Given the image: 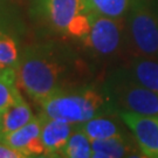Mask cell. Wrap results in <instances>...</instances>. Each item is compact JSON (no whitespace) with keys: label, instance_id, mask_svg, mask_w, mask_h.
Returning <instances> with one entry per match:
<instances>
[{"label":"cell","instance_id":"cell-20","mask_svg":"<svg viewBox=\"0 0 158 158\" xmlns=\"http://www.w3.org/2000/svg\"><path fill=\"white\" fill-rule=\"evenodd\" d=\"M10 20L8 18L6 17V13L2 11H0V35L5 33H13V32H8L10 28Z\"/></svg>","mask_w":158,"mask_h":158},{"label":"cell","instance_id":"cell-12","mask_svg":"<svg viewBox=\"0 0 158 158\" xmlns=\"http://www.w3.org/2000/svg\"><path fill=\"white\" fill-rule=\"evenodd\" d=\"M131 76L147 87L148 89L158 94V61L157 59L136 56L130 64Z\"/></svg>","mask_w":158,"mask_h":158},{"label":"cell","instance_id":"cell-14","mask_svg":"<svg viewBox=\"0 0 158 158\" xmlns=\"http://www.w3.org/2000/svg\"><path fill=\"white\" fill-rule=\"evenodd\" d=\"M18 87L15 69H0V114L21 97Z\"/></svg>","mask_w":158,"mask_h":158},{"label":"cell","instance_id":"cell-11","mask_svg":"<svg viewBox=\"0 0 158 158\" xmlns=\"http://www.w3.org/2000/svg\"><path fill=\"white\" fill-rule=\"evenodd\" d=\"M33 118L34 115L32 109L21 96L6 111L1 114L0 135H6L12 131H15L25 124H27L29 121Z\"/></svg>","mask_w":158,"mask_h":158},{"label":"cell","instance_id":"cell-15","mask_svg":"<svg viewBox=\"0 0 158 158\" xmlns=\"http://www.w3.org/2000/svg\"><path fill=\"white\" fill-rule=\"evenodd\" d=\"M93 156L91 141L82 130L77 127L72 136L69 137L67 144L61 152V157L66 158H90Z\"/></svg>","mask_w":158,"mask_h":158},{"label":"cell","instance_id":"cell-17","mask_svg":"<svg viewBox=\"0 0 158 158\" xmlns=\"http://www.w3.org/2000/svg\"><path fill=\"white\" fill-rule=\"evenodd\" d=\"M20 60L19 48L11 33L0 35V69H15Z\"/></svg>","mask_w":158,"mask_h":158},{"label":"cell","instance_id":"cell-16","mask_svg":"<svg viewBox=\"0 0 158 158\" xmlns=\"http://www.w3.org/2000/svg\"><path fill=\"white\" fill-rule=\"evenodd\" d=\"M91 12L111 18L127 17L134 0H87Z\"/></svg>","mask_w":158,"mask_h":158},{"label":"cell","instance_id":"cell-1","mask_svg":"<svg viewBox=\"0 0 158 158\" xmlns=\"http://www.w3.org/2000/svg\"><path fill=\"white\" fill-rule=\"evenodd\" d=\"M83 63L67 46L46 42L25 48L15 68L18 85L36 103L77 85Z\"/></svg>","mask_w":158,"mask_h":158},{"label":"cell","instance_id":"cell-7","mask_svg":"<svg viewBox=\"0 0 158 158\" xmlns=\"http://www.w3.org/2000/svg\"><path fill=\"white\" fill-rule=\"evenodd\" d=\"M119 117L131 130L142 156L158 158V116L119 111Z\"/></svg>","mask_w":158,"mask_h":158},{"label":"cell","instance_id":"cell-2","mask_svg":"<svg viewBox=\"0 0 158 158\" xmlns=\"http://www.w3.org/2000/svg\"><path fill=\"white\" fill-rule=\"evenodd\" d=\"M41 116L80 125L96 116L106 115L114 107L107 90L91 85H73L57 91L39 103Z\"/></svg>","mask_w":158,"mask_h":158},{"label":"cell","instance_id":"cell-19","mask_svg":"<svg viewBox=\"0 0 158 158\" xmlns=\"http://www.w3.org/2000/svg\"><path fill=\"white\" fill-rule=\"evenodd\" d=\"M26 155L0 141V158H23Z\"/></svg>","mask_w":158,"mask_h":158},{"label":"cell","instance_id":"cell-9","mask_svg":"<svg viewBox=\"0 0 158 158\" xmlns=\"http://www.w3.org/2000/svg\"><path fill=\"white\" fill-rule=\"evenodd\" d=\"M41 116V115H40ZM42 117L41 141L45 148V156L61 157V152L77 125L63 121Z\"/></svg>","mask_w":158,"mask_h":158},{"label":"cell","instance_id":"cell-6","mask_svg":"<svg viewBox=\"0 0 158 158\" xmlns=\"http://www.w3.org/2000/svg\"><path fill=\"white\" fill-rule=\"evenodd\" d=\"M125 35L124 18H111L90 11V29L82 41L93 52L108 56L119 51Z\"/></svg>","mask_w":158,"mask_h":158},{"label":"cell","instance_id":"cell-18","mask_svg":"<svg viewBox=\"0 0 158 158\" xmlns=\"http://www.w3.org/2000/svg\"><path fill=\"white\" fill-rule=\"evenodd\" d=\"M90 29V11L80 13L72 20L67 29V36L83 39Z\"/></svg>","mask_w":158,"mask_h":158},{"label":"cell","instance_id":"cell-21","mask_svg":"<svg viewBox=\"0 0 158 158\" xmlns=\"http://www.w3.org/2000/svg\"><path fill=\"white\" fill-rule=\"evenodd\" d=\"M0 131H1V114H0Z\"/></svg>","mask_w":158,"mask_h":158},{"label":"cell","instance_id":"cell-3","mask_svg":"<svg viewBox=\"0 0 158 158\" xmlns=\"http://www.w3.org/2000/svg\"><path fill=\"white\" fill-rule=\"evenodd\" d=\"M125 27L130 48L136 56L158 59V6L155 0H134Z\"/></svg>","mask_w":158,"mask_h":158},{"label":"cell","instance_id":"cell-8","mask_svg":"<svg viewBox=\"0 0 158 158\" xmlns=\"http://www.w3.org/2000/svg\"><path fill=\"white\" fill-rule=\"evenodd\" d=\"M41 128L42 117L39 115L15 131L0 135V141L23 152L26 157L45 156V148L41 141Z\"/></svg>","mask_w":158,"mask_h":158},{"label":"cell","instance_id":"cell-5","mask_svg":"<svg viewBox=\"0 0 158 158\" xmlns=\"http://www.w3.org/2000/svg\"><path fill=\"white\" fill-rule=\"evenodd\" d=\"M89 11L87 0H32L29 13L34 21L47 31L67 36L72 20Z\"/></svg>","mask_w":158,"mask_h":158},{"label":"cell","instance_id":"cell-13","mask_svg":"<svg viewBox=\"0 0 158 158\" xmlns=\"http://www.w3.org/2000/svg\"><path fill=\"white\" fill-rule=\"evenodd\" d=\"M80 130H82L89 137L90 141L94 139H104L109 137L123 135L122 129L114 119L104 117V115L96 116L94 118L85 122L83 124L77 125Z\"/></svg>","mask_w":158,"mask_h":158},{"label":"cell","instance_id":"cell-4","mask_svg":"<svg viewBox=\"0 0 158 158\" xmlns=\"http://www.w3.org/2000/svg\"><path fill=\"white\" fill-rule=\"evenodd\" d=\"M106 90L121 111L158 116V94L137 82L130 73L116 74Z\"/></svg>","mask_w":158,"mask_h":158},{"label":"cell","instance_id":"cell-10","mask_svg":"<svg viewBox=\"0 0 158 158\" xmlns=\"http://www.w3.org/2000/svg\"><path fill=\"white\" fill-rule=\"evenodd\" d=\"M93 158H121L135 156V149L125 135L91 141Z\"/></svg>","mask_w":158,"mask_h":158}]
</instances>
